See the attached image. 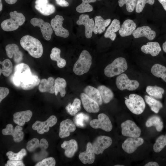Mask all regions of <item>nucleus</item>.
Returning <instances> with one entry per match:
<instances>
[{
	"label": "nucleus",
	"mask_w": 166,
	"mask_h": 166,
	"mask_svg": "<svg viewBox=\"0 0 166 166\" xmlns=\"http://www.w3.org/2000/svg\"><path fill=\"white\" fill-rule=\"evenodd\" d=\"M20 44L33 57L37 58L42 56L43 53V46L37 39L30 35H25L21 38Z\"/></svg>",
	"instance_id": "1"
},
{
	"label": "nucleus",
	"mask_w": 166,
	"mask_h": 166,
	"mask_svg": "<svg viewBox=\"0 0 166 166\" xmlns=\"http://www.w3.org/2000/svg\"><path fill=\"white\" fill-rule=\"evenodd\" d=\"M92 60V57L89 52L85 50L82 51L74 65V73L77 75H81L88 72L91 67Z\"/></svg>",
	"instance_id": "2"
},
{
	"label": "nucleus",
	"mask_w": 166,
	"mask_h": 166,
	"mask_svg": "<svg viewBox=\"0 0 166 166\" xmlns=\"http://www.w3.org/2000/svg\"><path fill=\"white\" fill-rule=\"evenodd\" d=\"M10 18L3 21L1 26L2 29L6 31H13L17 29L25 21V18L21 13L16 11L10 12Z\"/></svg>",
	"instance_id": "3"
},
{
	"label": "nucleus",
	"mask_w": 166,
	"mask_h": 166,
	"mask_svg": "<svg viewBox=\"0 0 166 166\" xmlns=\"http://www.w3.org/2000/svg\"><path fill=\"white\" fill-rule=\"evenodd\" d=\"M127 68L128 65L126 59L123 57H119L107 65L105 68L104 72L105 76L111 77L122 73Z\"/></svg>",
	"instance_id": "4"
},
{
	"label": "nucleus",
	"mask_w": 166,
	"mask_h": 166,
	"mask_svg": "<svg viewBox=\"0 0 166 166\" xmlns=\"http://www.w3.org/2000/svg\"><path fill=\"white\" fill-rule=\"evenodd\" d=\"M125 103L129 110L136 115L142 113L145 108L144 99L141 96L136 94L129 95L128 98H126Z\"/></svg>",
	"instance_id": "5"
},
{
	"label": "nucleus",
	"mask_w": 166,
	"mask_h": 166,
	"mask_svg": "<svg viewBox=\"0 0 166 166\" xmlns=\"http://www.w3.org/2000/svg\"><path fill=\"white\" fill-rule=\"evenodd\" d=\"M14 71L12 80L16 86L21 85L22 82L32 75L29 66L24 63L17 64L15 67Z\"/></svg>",
	"instance_id": "6"
},
{
	"label": "nucleus",
	"mask_w": 166,
	"mask_h": 166,
	"mask_svg": "<svg viewBox=\"0 0 166 166\" xmlns=\"http://www.w3.org/2000/svg\"><path fill=\"white\" fill-rule=\"evenodd\" d=\"M116 84L118 89L121 90L127 89L133 91L137 89L139 86L137 81L129 79L125 73H121L117 77Z\"/></svg>",
	"instance_id": "7"
},
{
	"label": "nucleus",
	"mask_w": 166,
	"mask_h": 166,
	"mask_svg": "<svg viewBox=\"0 0 166 166\" xmlns=\"http://www.w3.org/2000/svg\"><path fill=\"white\" fill-rule=\"evenodd\" d=\"M121 133L125 136L139 137L141 133L140 128L133 121L128 120L121 124Z\"/></svg>",
	"instance_id": "8"
},
{
	"label": "nucleus",
	"mask_w": 166,
	"mask_h": 166,
	"mask_svg": "<svg viewBox=\"0 0 166 166\" xmlns=\"http://www.w3.org/2000/svg\"><path fill=\"white\" fill-rule=\"evenodd\" d=\"M97 117V119H94L90 121L89 124L92 128H100L107 132L112 130V124L107 116L104 113H101L98 115Z\"/></svg>",
	"instance_id": "9"
},
{
	"label": "nucleus",
	"mask_w": 166,
	"mask_h": 166,
	"mask_svg": "<svg viewBox=\"0 0 166 166\" xmlns=\"http://www.w3.org/2000/svg\"><path fill=\"white\" fill-rule=\"evenodd\" d=\"M112 143L110 137L100 136L97 137L92 144L93 149L95 154H102L105 149L109 147Z\"/></svg>",
	"instance_id": "10"
},
{
	"label": "nucleus",
	"mask_w": 166,
	"mask_h": 166,
	"mask_svg": "<svg viewBox=\"0 0 166 166\" xmlns=\"http://www.w3.org/2000/svg\"><path fill=\"white\" fill-rule=\"evenodd\" d=\"M64 20L62 16L57 15L51 19L50 24L57 36L65 38L69 36V33L68 30L62 26Z\"/></svg>",
	"instance_id": "11"
},
{
	"label": "nucleus",
	"mask_w": 166,
	"mask_h": 166,
	"mask_svg": "<svg viewBox=\"0 0 166 166\" xmlns=\"http://www.w3.org/2000/svg\"><path fill=\"white\" fill-rule=\"evenodd\" d=\"M31 24L34 27H40L44 38L46 40H50L53 33V29L51 24L45 22L41 18H32L30 20Z\"/></svg>",
	"instance_id": "12"
},
{
	"label": "nucleus",
	"mask_w": 166,
	"mask_h": 166,
	"mask_svg": "<svg viewBox=\"0 0 166 166\" xmlns=\"http://www.w3.org/2000/svg\"><path fill=\"white\" fill-rule=\"evenodd\" d=\"M57 119L54 115L50 116L46 121L42 122L37 121L33 124L32 128L34 130H37L38 133L42 134L47 132L49 127L54 125L57 122Z\"/></svg>",
	"instance_id": "13"
},
{
	"label": "nucleus",
	"mask_w": 166,
	"mask_h": 166,
	"mask_svg": "<svg viewBox=\"0 0 166 166\" xmlns=\"http://www.w3.org/2000/svg\"><path fill=\"white\" fill-rule=\"evenodd\" d=\"M144 142L141 137H129L124 141L122 144L123 149L126 153L131 154L134 152L137 148L142 145Z\"/></svg>",
	"instance_id": "14"
},
{
	"label": "nucleus",
	"mask_w": 166,
	"mask_h": 166,
	"mask_svg": "<svg viewBox=\"0 0 166 166\" xmlns=\"http://www.w3.org/2000/svg\"><path fill=\"white\" fill-rule=\"evenodd\" d=\"M77 24L83 25L85 27V34L87 38H91L93 31L94 22L93 18H90L89 15L81 14L76 22Z\"/></svg>",
	"instance_id": "15"
},
{
	"label": "nucleus",
	"mask_w": 166,
	"mask_h": 166,
	"mask_svg": "<svg viewBox=\"0 0 166 166\" xmlns=\"http://www.w3.org/2000/svg\"><path fill=\"white\" fill-rule=\"evenodd\" d=\"M22 128L19 125H17L14 129L13 125L10 124H7L5 128L3 129L2 132L4 135H10L12 136L14 141L15 142L21 141L24 137Z\"/></svg>",
	"instance_id": "16"
},
{
	"label": "nucleus",
	"mask_w": 166,
	"mask_h": 166,
	"mask_svg": "<svg viewBox=\"0 0 166 166\" xmlns=\"http://www.w3.org/2000/svg\"><path fill=\"white\" fill-rule=\"evenodd\" d=\"M80 97L84 108L88 113H96L100 110L99 105L86 94L82 93Z\"/></svg>",
	"instance_id": "17"
},
{
	"label": "nucleus",
	"mask_w": 166,
	"mask_h": 166,
	"mask_svg": "<svg viewBox=\"0 0 166 166\" xmlns=\"http://www.w3.org/2000/svg\"><path fill=\"white\" fill-rule=\"evenodd\" d=\"M5 50L6 54L9 58H12L14 57V60L16 64H18L22 61L23 54L16 44L14 43L9 44L6 46Z\"/></svg>",
	"instance_id": "18"
},
{
	"label": "nucleus",
	"mask_w": 166,
	"mask_h": 166,
	"mask_svg": "<svg viewBox=\"0 0 166 166\" xmlns=\"http://www.w3.org/2000/svg\"><path fill=\"white\" fill-rule=\"evenodd\" d=\"M76 125L71 120L68 119L62 121L60 123L59 136L63 138L69 136L70 133L74 132Z\"/></svg>",
	"instance_id": "19"
},
{
	"label": "nucleus",
	"mask_w": 166,
	"mask_h": 166,
	"mask_svg": "<svg viewBox=\"0 0 166 166\" xmlns=\"http://www.w3.org/2000/svg\"><path fill=\"white\" fill-rule=\"evenodd\" d=\"M35 9L43 15L48 16L54 12V6L49 3L48 0H36Z\"/></svg>",
	"instance_id": "20"
},
{
	"label": "nucleus",
	"mask_w": 166,
	"mask_h": 166,
	"mask_svg": "<svg viewBox=\"0 0 166 166\" xmlns=\"http://www.w3.org/2000/svg\"><path fill=\"white\" fill-rule=\"evenodd\" d=\"M132 35L135 38L145 37L150 40H153L155 37V32L148 26L138 27L133 32Z\"/></svg>",
	"instance_id": "21"
},
{
	"label": "nucleus",
	"mask_w": 166,
	"mask_h": 166,
	"mask_svg": "<svg viewBox=\"0 0 166 166\" xmlns=\"http://www.w3.org/2000/svg\"><path fill=\"white\" fill-rule=\"evenodd\" d=\"M92 144L90 142L87 143L86 149L85 151L81 152L78 156L79 160L83 164H92L95 159V155Z\"/></svg>",
	"instance_id": "22"
},
{
	"label": "nucleus",
	"mask_w": 166,
	"mask_h": 166,
	"mask_svg": "<svg viewBox=\"0 0 166 166\" xmlns=\"http://www.w3.org/2000/svg\"><path fill=\"white\" fill-rule=\"evenodd\" d=\"M32 116V112L30 110L20 111L13 115V121L20 126L24 125L26 122L30 121Z\"/></svg>",
	"instance_id": "23"
},
{
	"label": "nucleus",
	"mask_w": 166,
	"mask_h": 166,
	"mask_svg": "<svg viewBox=\"0 0 166 166\" xmlns=\"http://www.w3.org/2000/svg\"><path fill=\"white\" fill-rule=\"evenodd\" d=\"M61 148L65 150L64 154L67 157H73L78 149V144L76 141L71 139L64 141L61 145Z\"/></svg>",
	"instance_id": "24"
},
{
	"label": "nucleus",
	"mask_w": 166,
	"mask_h": 166,
	"mask_svg": "<svg viewBox=\"0 0 166 166\" xmlns=\"http://www.w3.org/2000/svg\"><path fill=\"white\" fill-rule=\"evenodd\" d=\"M136 24L131 19L125 20L121 25L119 30V33L122 37L131 35L136 27Z\"/></svg>",
	"instance_id": "25"
},
{
	"label": "nucleus",
	"mask_w": 166,
	"mask_h": 166,
	"mask_svg": "<svg viewBox=\"0 0 166 166\" xmlns=\"http://www.w3.org/2000/svg\"><path fill=\"white\" fill-rule=\"evenodd\" d=\"M95 22L93 32L95 34H101L104 32L106 27L110 24V19H104L100 16H96L94 18Z\"/></svg>",
	"instance_id": "26"
},
{
	"label": "nucleus",
	"mask_w": 166,
	"mask_h": 166,
	"mask_svg": "<svg viewBox=\"0 0 166 166\" xmlns=\"http://www.w3.org/2000/svg\"><path fill=\"white\" fill-rule=\"evenodd\" d=\"M55 80L52 77H49L47 80L43 79L41 80L38 86V89L41 92H48L49 93H54Z\"/></svg>",
	"instance_id": "27"
},
{
	"label": "nucleus",
	"mask_w": 166,
	"mask_h": 166,
	"mask_svg": "<svg viewBox=\"0 0 166 166\" xmlns=\"http://www.w3.org/2000/svg\"><path fill=\"white\" fill-rule=\"evenodd\" d=\"M141 50L146 54H150L153 57L157 55L161 49L159 43L156 42H150L142 46Z\"/></svg>",
	"instance_id": "28"
},
{
	"label": "nucleus",
	"mask_w": 166,
	"mask_h": 166,
	"mask_svg": "<svg viewBox=\"0 0 166 166\" xmlns=\"http://www.w3.org/2000/svg\"><path fill=\"white\" fill-rule=\"evenodd\" d=\"M120 27V21L117 19H113L105 33L104 37L114 41L116 37L115 33L119 30Z\"/></svg>",
	"instance_id": "29"
},
{
	"label": "nucleus",
	"mask_w": 166,
	"mask_h": 166,
	"mask_svg": "<svg viewBox=\"0 0 166 166\" xmlns=\"http://www.w3.org/2000/svg\"><path fill=\"white\" fill-rule=\"evenodd\" d=\"M84 91L85 94L96 101L99 105H101L102 101L97 89L90 85H88L85 88Z\"/></svg>",
	"instance_id": "30"
},
{
	"label": "nucleus",
	"mask_w": 166,
	"mask_h": 166,
	"mask_svg": "<svg viewBox=\"0 0 166 166\" xmlns=\"http://www.w3.org/2000/svg\"><path fill=\"white\" fill-rule=\"evenodd\" d=\"M40 81L37 76L32 75L28 79L22 82L21 86L24 90H30L39 85Z\"/></svg>",
	"instance_id": "31"
},
{
	"label": "nucleus",
	"mask_w": 166,
	"mask_h": 166,
	"mask_svg": "<svg viewBox=\"0 0 166 166\" xmlns=\"http://www.w3.org/2000/svg\"><path fill=\"white\" fill-rule=\"evenodd\" d=\"M97 89L99 92L102 101L105 103H109L113 98V93L109 88L101 85L98 86Z\"/></svg>",
	"instance_id": "32"
},
{
	"label": "nucleus",
	"mask_w": 166,
	"mask_h": 166,
	"mask_svg": "<svg viewBox=\"0 0 166 166\" xmlns=\"http://www.w3.org/2000/svg\"><path fill=\"white\" fill-rule=\"evenodd\" d=\"M61 52V50L59 49L54 47L52 49L50 57L51 60L57 61L58 67L62 68L65 65L66 61L65 59L60 57Z\"/></svg>",
	"instance_id": "33"
},
{
	"label": "nucleus",
	"mask_w": 166,
	"mask_h": 166,
	"mask_svg": "<svg viewBox=\"0 0 166 166\" xmlns=\"http://www.w3.org/2000/svg\"><path fill=\"white\" fill-rule=\"evenodd\" d=\"M66 85V82L64 79L59 77L57 78L54 82L55 95H57L59 92L61 97H64L66 93L65 89Z\"/></svg>",
	"instance_id": "34"
},
{
	"label": "nucleus",
	"mask_w": 166,
	"mask_h": 166,
	"mask_svg": "<svg viewBox=\"0 0 166 166\" xmlns=\"http://www.w3.org/2000/svg\"><path fill=\"white\" fill-rule=\"evenodd\" d=\"M145 124L148 127L155 126L158 132L161 131L163 127V122L160 117L157 116H152L149 118L146 122Z\"/></svg>",
	"instance_id": "35"
},
{
	"label": "nucleus",
	"mask_w": 166,
	"mask_h": 166,
	"mask_svg": "<svg viewBox=\"0 0 166 166\" xmlns=\"http://www.w3.org/2000/svg\"><path fill=\"white\" fill-rule=\"evenodd\" d=\"M151 72L155 77L161 78L166 82V67L158 64H155L152 67Z\"/></svg>",
	"instance_id": "36"
},
{
	"label": "nucleus",
	"mask_w": 166,
	"mask_h": 166,
	"mask_svg": "<svg viewBox=\"0 0 166 166\" xmlns=\"http://www.w3.org/2000/svg\"><path fill=\"white\" fill-rule=\"evenodd\" d=\"M146 102L147 104L151 110L156 113H158L160 109L163 107L160 102L148 95L144 96Z\"/></svg>",
	"instance_id": "37"
},
{
	"label": "nucleus",
	"mask_w": 166,
	"mask_h": 166,
	"mask_svg": "<svg viewBox=\"0 0 166 166\" xmlns=\"http://www.w3.org/2000/svg\"><path fill=\"white\" fill-rule=\"evenodd\" d=\"M146 91L150 96L158 99L162 98V95L164 92V89L161 87L150 85L147 87Z\"/></svg>",
	"instance_id": "38"
},
{
	"label": "nucleus",
	"mask_w": 166,
	"mask_h": 166,
	"mask_svg": "<svg viewBox=\"0 0 166 166\" xmlns=\"http://www.w3.org/2000/svg\"><path fill=\"white\" fill-rule=\"evenodd\" d=\"M81 101L79 99L76 98L72 104L69 103L65 107L67 113L72 116H75L81 109Z\"/></svg>",
	"instance_id": "39"
},
{
	"label": "nucleus",
	"mask_w": 166,
	"mask_h": 166,
	"mask_svg": "<svg viewBox=\"0 0 166 166\" xmlns=\"http://www.w3.org/2000/svg\"><path fill=\"white\" fill-rule=\"evenodd\" d=\"M0 64L2 65V68H0V75L1 73L5 77L10 76L12 73L13 69V64L9 59H6L2 61H0Z\"/></svg>",
	"instance_id": "40"
},
{
	"label": "nucleus",
	"mask_w": 166,
	"mask_h": 166,
	"mask_svg": "<svg viewBox=\"0 0 166 166\" xmlns=\"http://www.w3.org/2000/svg\"><path fill=\"white\" fill-rule=\"evenodd\" d=\"M82 3L77 6L76 10L80 13L90 12L93 11V7L89 4L91 2H94L96 0H81Z\"/></svg>",
	"instance_id": "41"
},
{
	"label": "nucleus",
	"mask_w": 166,
	"mask_h": 166,
	"mask_svg": "<svg viewBox=\"0 0 166 166\" xmlns=\"http://www.w3.org/2000/svg\"><path fill=\"white\" fill-rule=\"evenodd\" d=\"M166 145L165 136L161 135L156 140L153 145V150L156 152H159Z\"/></svg>",
	"instance_id": "42"
},
{
	"label": "nucleus",
	"mask_w": 166,
	"mask_h": 166,
	"mask_svg": "<svg viewBox=\"0 0 166 166\" xmlns=\"http://www.w3.org/2000/svg\"><path fill=\"white\" fill-rule=\"evenodd\" d=\"M26 155V151L24 149H22L20 151L15 153L11 151L7 152L6 155L8 159L10 160H21L24 156Z\"/></svg>",
	"instance_id": "43"
},
{
	"label": "nucleus",
	"mask_w": 166,
	"mask_h": 166,
	"mask_svg": "<svg viewBox=\"0 0 166 166\" xmlns=\"http://www.w3.org/2000/svg\"><path fill=\"white\" fill-rule=\"evenodd\" d=\"M137 0H119V6L122 7L124 4L126 5L127 11L129 12H133L136 7Z\"/></svg>",
	"instance_id": "44"
},
{
	"label": "nucleus",
	"mask_w": 166,
	"mask_h": 166,
	"mask_svg": "<svg viewBox=\"0 0 166 166\" xmlns=\"http://www.w3.org/2000/svg\"><path fill=\"white\" fill-rule=\"evenodd\" d=\"M155 0H137L135 7V11L136 13L141 12L146 3L153 5Z\"/></svg>",
	"instance_id": "45"
},
{
	"label": "nucleus",
	"mask_w": 166,
	"mask_h": 166,
	"mask_svg": "<svg viewBox=\"0 0 166 166\" xmlns=\"http://www.w3.org/2000/svg\"><path fill=\"white\" fill-rule=\"evenodd\" d=\"M39 141L36 138L32 139L29 141L27 144L26 149L30 152H32L39 147Z\"/></svg>",
	"instance_id": "46"
},
{
	"label": "nucleus",
	"mask_w": 166,
	"mask_h": 166,
	"mask_svg": "<svg viewBox=\"0 0 166 166\" xmlns=\"http://www.w3.org/2000/svg\"><path fill=\"white\" fill-rule=\"evenodd\" d=\"M56 164L55 159L52 157L45 158L37 163L35 166H54Z\"/></svg>",
	"instance_id": "47"
},
{
	"label": "nucleus",
	"mask_w": 166,
	"mask_h": 166,
	"mask_svg": "<svg viewBox=\"0 0 166 166\" xmlns=\"http://www.w3.org/2000/svg\"><path fill=\"white\" fill-rule=\"evenodd\" d=\"M88 117L83 113H80L77 114L74 118V122L77 126H84L83 121L87 119Z\"/></svg>",
	"instance_id": "48"
},
{
	"label": "nucleus",
	"mask_w": 166,
	"mask_h": 166,
	"mask_svg": "<svg viewBox=\"0 0 166 166\" xmlns=\"http://www.w3.org/2000/svg\"><path fill=\"white\" fill-rule=\"evenodd\" d=\"M5 166H24L23 162L21 160H9L5 165Z\"/></svg>",
	"instance_id": "49"
},
{
	"label": "nucleus",
	"mask_w": 166,
	"mask_h": 166,
	"mask_svg": "<svg viewBox=\"0 0 166 166\" xmlns=\"http://www.w3.org/2000/svg\"><path fill=\"white\" fill-rule=\"evenodd\" d=\"M9 93V90L7 88L0 87V102L8 95Z\"/></svg>",
	"instance_id": "50"
},
{
	"label": "nucleus",
	"mask_w": 166,
	"mask_h": 166,
	"mask_svg": "<svg viewBox=\"0 0 166 166\" xmlns=\"http://www.w3.org/2000/svg\"><path fill=\"white\" fill-rule=\"evenodd\" d=\"M48 143L46 140L44 138L41 139L39 141V147L42 149L45 150L48 148Z\"/></svg>",
	"instance_id": "51"
},
{
	"label": "nucleus",
	"mask_w": 166,
	"mask_h": 166,
	"mask_svg": "<svg viewBox=\"0 0 166 166\" xmlns=\"http://www.w3.org/2000/svg\"><path fill=\"white\" fill-rule=\"evenodd\" d=\"M57 3L62 7H67L69 6V3L65 0H55Z\"/></svg>",
	"instance_id": "52"
},
{
	"label": "nucleus",
	"mask_w": 166,
	"mask_h": 166,
	"mask_svg": "<svg viewBox=\"0 0 166 166\" xmlns=\"http://www.w3.org/2000/svg\"><path fill=\"white\" fill-rule=\"evenodd\" d=\"M144 166H158L159 164L156 162L150 161L148 162L145 164Z\"/></svg>",
	"instance_id": "53"
},
{
	"label": "nucleus",
	"mask_w": 166,
	"mask_h": 166,
	"mask_svg": "<svg viewBox=\"0 0 166 166\" xmlns=\"http://www.w3.org/2000/svg\"><path fill=\"white\" fill-rule=\"evenodd\" d=\"M162 5L164 9L166 11V0H158Z\"/></svg>",
	"instance_id": "54"
},
{
	"label": "nucleus",
	"mask_w": 166,
	"mask_h": 166,
	"mask_svg": "<svg viewBox=\"0 0 166 166\" xmlns=\"http://www.w3.org/2000/svg\"><path fill=\"white\" fill-rule=\"evenodd\" d=\"M5 2L9 4H13L15 3L17 0H5Z\"/></svg>",
	"instance_id": "55"
},
{
	"label": "nucleus",
	"mask_w": 166,
	"mask_h": 166,
	"mask_svg": "<svg viewBox=\"0 0 166 166\" xmlns=\"http://www.w3.org/2000/svg\"><path fill=\"white\" fill-rule=\"evenodd\" d=\"M162 48L163 51L166 53V41L163 44Z\"/></svg>",
	"instance_id": "56"
},
{
	"label": "nucleus",
	"mask_w": 166,
	"mask_h": 166,
	"mask_svg": "<svg viewBox=\"0 0 166 166\" xmlns=\"http://www.w3.org/2000/svg\"><path fill=\"white\" fill-rule=\"evenodd\" d=\"M2 8V0H0V11H1Z\"/></svg>",
	"instance_id": "57"
},
{
	"label": "nucleus",
	"mask_w": 166,
	"mask_h": 166,
	"mask_svg": "<svg viewBox=\"0 0 166 166\" xmlns=\"http://www.w3.org/2000/svg\"><path fill=\"white\" fill-rule=\"evenodd\" d=\"M114 166H124V165H119V164H117L114 165Z\"/></svg>",
	"instance_id": "58"
},
{
	"label": "nucleus",
	"mask_w": 166,
	"mask_h": 166,
	"mask_svg": "<svg viewBox=\"0 0 166 166\" xmlns=\"http://www.w3.org/2000/svg\"><path fill=\"white\" fill-rule=\"evenodd\" d=\"M165 139H166V134L165 135Z\"/></svg>",
	"instance_id": "59"
}]
</instances>
